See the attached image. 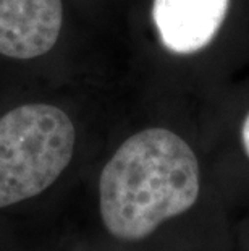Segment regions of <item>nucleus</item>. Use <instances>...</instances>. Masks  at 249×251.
<instances>
[{
  "label": "nucleus",
  "mask_w": 249,
  "mask_h": 251,
  "mask_svg": "<svg viewBox=\"0 0 249 251\" xmlns=\"http://www.w3.org/2000/svg\"><path fill=\"white\" fill-rule=\"evenodd\" d=\"M204 196L198 152L168 128L126 138L99 177V212L116 242L142 245L170 222L194 214Z\"/></svg>",
  "instance_id": "obj_1"
},
{
  "label": "nucleus",
  "mask_w": 249,
  "mask_h": 251,
  "mask_svg": "<svg viewBox=\"0 0 249 251\" xmlns=\"http://www.w3.org/2000/svg\"><path fill=\"white\" fill-rule=\"evenodd\" d=\"M75 125L50 104H26L0 119V207L41 195L68 167Z\"/></svg>",
  "instance_id": "obj_2"
},
{
  "label": "nucleus",
  "mask_w": 249,
  "mask_h": 251,
  "mask_svg": "<svg viewBox=\"0 0 249 251\" xmlns=\"http://www.w3.org/2000/svg\"><path fill=\"white\" fill-rule=\"evenodd\" d=\"M62 25V0H0V54L20 60L44 55Z\"/></svg>",
  "instance_id": "obj_3"
},
{
  "label": "nucleus",
  "mask_w": 249,
  "mask_h": 251,
  "mask_svg": "<svg viewBox=\"0 0 249 251\" xmlns=\"http://www.w3.org/2000/svg\"><path fill=\"white\" fill-rule=\"evenodd\" d=\"M228 8L230 0H154L152 20L167 50L189 55L215 39Z\"/></svg>",
  "instance_id": "obj_4"
},
{
  "label": "nucleus",
  "mask_w": 249,
  "mask_h": 251,
  "mask_svg": "<svg viewBox=\"0 0 249 251\" xmlns=\"http://www.w3.org/2000/svg\"><path fill=\"white\" fill-rule=\"evenodd\" d=\"M233 251H249V217L233 224Z\"/></svg>",
  "instance_id": "obj_5"
},
{
  "label": "nucleus",
  "mask_w": 249,
  "mask_h": 251,
  "mask_svg": "<svg viewBox=\"0 0 249 251\" xmlns=\"http://www.w3.org/2000/svg\"><path fill=\"white\" fill-rule=\"evenodd\" d=\"M236 143H238V152H240L246 169H249V112L245 115V119H243L240 125Z\"/></svg>",
  "instance_id": "obj_6"
}]
</instances>
